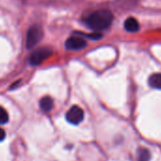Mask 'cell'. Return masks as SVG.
Instances as JSON below:
<instances>
[{"instance_id":"6da1fadb","label":"cell","mask_w":161,"mask_h":161,"mask_svg":"<svg viewBox=\"0 0 161 161\" xmlns=\"http://www.w3.org/2000/svg\"><path fill=\"white\" fill-rule=\"evenodd\" d=\"M113 22V14L106 10H101L90 14L86 20V25L94 31H103L110 27Z\"/></svg>"},{"instance_id":"3957f363","label":"cell","mask_w":161,"mask_h":161,"mask_svg":"<svg viewBox=\"0 0 161 161\" xmlns=\"http://www.w3.org/2000/svg\"><path fill=\"white\" fill-rule=\"evenodd\" d=\"M53 51L51 48L45 47H40L36 49L35 51L32 52V54L30 57V64L31 65H38L42 64L45 60L48 59L52 55Z\"/></svg>"},{"instance_id":"7a4b0ae2","label":"cell","mask_w":161,"mask_h":161,"mask_svg":"<svg viewBox=\"0 0 161 161\" xmlns=\"http://www.w3.org/2000/svg\"><path fill=\"white\" fill-rule=\"evenodd\" d=\"M44 31L43 29L39 25H33L31 26L27 33V41H26V47L27 48H32L35 47L43 38Z\"/></svg>"},{"instance_id":"ba28073f","label":"cell","mask_w":161,"mask_h":161,"mask_svg":"<svg viewBox=\"0 0 161 161\" xmlns=\"http://www.w3.org/2000/svg\"><path fill=\"white\" fill-rule=\"evenodd\" d=\"M53 104H54L53 100L48 96L42 98L40 101V108L44 112H49L53 108Z\"/></svg>"},{"instance_id":"8992f818","label":"cell","mask_w":161,"mask_h":161,"mask_svg":"<svg viewBox=\"0 0 161 161\" xmlns=\"http://www.w3.org/2000/svg\"><path fill=\"white\" fill-rule=\"evenodd\" d=\"M149 86L157 90H161V73H153L149 77L148 80Z\"/></svg>"},{"instance_id":"277c9868","label":"cell","mask_w":161,"mask_h":161,"mask_svg":"<svg viewBox=\"0 0 161 161\" xmlns=\"http://www.w3.org/2000/svg\"><path fill=\"white\" fill-rule=\"evenodd\" d=\"M84 118H85L84 110L80 108V106H78V105H73L66 112V115H65L66 120L69 123L74 124V125L80 124V122L84 120Z\"/></svg>"},{"instance_id":"7c38bea8","label":"cell","mask_w":161,"mask_h":161,"mask_svg":"<svg viewBox=\"0 0 161 161\" xmlns=\"http://www.w3.org/2000/svg\"><path fill=\"white\" fill-rule=\"evenodd\" d=\"M5 136H6V133L3 129L0 128V142H1L2 140L5 139Z\"/></svg>"},{"instance_id":"8fae6325","label":"cell","mask_w":161,"mask_h":161,"mask_svg":"<svg viewBox=\"0 0 161 161\" xmlns=\"http://www.w3.org/2000/svg\"><path fill=\"white\" fill-rule=\"evenodd\" d=\"M83 35H86L87 38L89 39H92V40H99L103 37V34L100 33V32H94V33H90V34H83Z\"/></svg>"},{"instance_id":"52a82bcc","label":"cell","mask_w":161,"mask_h":161,"mask_svg":"<svg viewBox=\"0 0 161 161\" xmlns=\"http://www.w3.org/2000/svg\"><path fill=\"white\" fill-rule=\"evenodd\" d=\"M124 28L129 32H136L139 30V23L134 17H129L124 22Z\"/></svg>"},{"instance_id":"5b68a950","label":"cell","mask_w":161,"mask_h":161,"mask_svg":"<svg viewBox=\"0 0 161 161\" xmlns=\"http://www.w3.org/2000/svg\"><path fill=\"white\" fill-rule=\"evenodd\" d=\"M86 42L84 38L80 36H72L68 38L65 42V47L70 50H80L85 48Z\"/></svg>"},{"instance_id":"9c48e42d","label":"cell","mask_w":161,"mask_h":161,"mask_svg":"<svg viewBox=\"0 0 161 161\" xmlns=\"http://www.w3.org/2000/svg\"><path fill=\"white\" fill-rule=\"evenodd\" d=\"M151 153L146 148H139L137 151V161H150Z\"/></svg>"},{"instance_id":"30bf717a","label":"cell","mask_w":161,"mask_h":161,"mask_svg":"<svg viewBox=\"0 0 161 161\" xmlns=\"http://www.w3.org/2000/svg\"><path fill=\"white\" fill-rule=\"evenodd\" d=\"M9 121V115L8 112L0 106V124H5Z\"/></svg>"}]
</instances>
